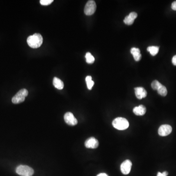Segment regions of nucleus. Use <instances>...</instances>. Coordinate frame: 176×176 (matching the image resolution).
Here are the masks:
<instances>
[{"instance_id": "1", "label": "nucleus", "mask_w": 176, "mask_h": 176, "mask_svg": "<svg viewBox=\"0 0 176 176\" xmlns=\"http://www.w3.org/2000/svg\"><path fill=\"white\" fill-rule=\"evenodd\" d=\"M43 42L42 36L39 33H35L30 36L27 39L28 46L33 49H37L41 46Z\"/></svg>"}, {"instance_id": "2", "label": "nucleus", "mask_w": 176, "mask_h": 176, "mask_svg": "<svg viewBox=\"0 0 176 176\" xmlns=\"http://www.w3.org/2000/svg\"><path fill=\"white\" fill-rule=\"evenodd\" d=\"M113 127L118 130H124L127 129L129 126L128 121L123 117H117L113 121Z\"/></svg>"}, {"instance_id": "3", "label": "nucleus", "mask_w": 176, "mask_h": 176, "mask_svg": "<svg viewBox=\"0 0 176 176\" xmlns=\"http://www.w3.org/2000/svg\"><path fill=\"white\" fill-rule=\"evenodd\" d=\"M28 95L27 90L23 89L20 90L12 99V103L14 104H19L25 101V98Z\"/></svg>"}, {"instance_id": "4", "label": "nucleus", "mask_w": 176, "mask_h": 176, "mask_svg": "<svg viewBox=\"0 0 176 176\" xmlns=\"http://www.w3.org/2000/svg\"><path fill=\"white\" fill-rule=\"evenodd\" d=\"M17 174L21 176H32L34 174V170L32 168L27 166H18L16 169Z\"/></svg>"}, {"instance_id": "5", "label": "nucleus", "mask_w": 176, "mask_h": 176, "mask_svg": "<svg viewBox=\"0 0 176 176\" xmlns=\"http://www.w3.org/2000/svg\"><path fill=\"white\" fill-rule=\"evenodd\" d=\"M96 9V2L92 0H90L87 2L84 8V13L86 15H92L94 14Z\"/></svg>"}, {"instance_id": "6", "label": "nucleus", "mask_w": 176, "mask_h": 176, "mask_svg": "<svg viewBox=\"0 0 176 176\" xmlns=\"http://www.w3.org/2000/svg\"><path fill=\"white\" fill-rule=\"evenodd\" d=\"M64 120L67 124L70 126L76 125L77 124V120L72 113L71 112H67L64 115Z\"/></svg>"}, {"instance_id": "7", "label": "nucleus", "mask_w": 176, "mask_h": 176, "mask_svg": "<svg viewBox=\"0 0 176 176\" xmlns=\"http://www.w3.org/2000/svg\"><path fill=\"white\" fill-rule=\"evenodd\" d=\"M172 131V128L168 124H164L161 126L158 130V135L162 137L168 136L171 134Z\"/></svg>"}, {"instance_id": "8", "label": "nucleus", "mask_w": 176, "mask_h": 176, "mask_svg": "<svg viewBox=\"0 0 176 176\" xmlns=\"http://www.w3.org/2000/svg\"><path fill=\"white\" fill-rule=\"evenodd\" d=\"M132 163L129 160H127L123 162L121 164V170L122 174L127 175L130 173L131 170Z\"/></svg>"}, {"instance_id": "9", "label": "nucleus", "mask_w": 176, "mask_h": 176, "mask_svg": "<svg viewBox=\"0 0 176 176\" xmlns=\"http://www.w3.org/2000/svg\"><path fill=\"white\" fill-rule=\"evenodd\" d=\"M85 145L87 148L96 149L98 147L99 142L95 137H92L88 138L85 142Z\"/></svg>"}, {"instance_id": "10", "label": "nucleus", "mask_w": 176, "mask_h": 176, "mask_svg": "<svg viewBox=\"0 0 176 176\" xmlns=\"http://www.w3.org/2000/svg\"><path fill=\"white\" fill-rule=\"evenodd\" d=\"M137 13L135 12H131L124 19V23L127 25H131L134 23L135 19L137 18Z\"/></svg>"}, {"instance_id": "11", "label": "nucleus", "mask_w": 176, "mask_h": 176, "mask_svg": "<svg viewBox=\"0 0 176 176\" xmlns=\"http://www.w3.org/2000/svg\"><path fill=\"white\" fill-rule=\"evenodd\" d=\"M135 91L136 97L138 99H141L146 97L147 92L143 88H136L135 89Z\"/></svg>"}, {"instance_id": "12", "label": "nucleus", "mask_w": 176, "mask_h": 176, "mask_svg": "<svg viewBox=\"0 0 176 176\" xmlns=\"http://www.w3.org/2000/svg\"><path fill=\"white\" fill-rule=\"evenodd\" d=\"M146 109L145 107L142 105L136 107L133 109V112L137 116H143L146 113Z\"/></svg>"}, {"instance_id": "13", "label": "nucleus", "mask_w": 176, "mask_h": 176, "mask_svg": "<svg viewBox=\"0 0 176 176\" xmlns=\"http://www.w3.org/2000/svg\"><path fill=\"white\" fill-rule=\"evenodd\" d=\"M131 53L134 57V59L136 61H139L141 58V51L138 48L133 47L131 50Z\"/></svg>"}, {"instance_id": "14", "label": "nucleus", "mask_w": 176, "mask_h": 176, "mask_svg": "<svg viewBox=\"0 0 176 176\" xmlns=\"http://www.w3.org/2000/svg\"><path fill=\"white\" fill-rule=\"evenodd\" d=\"M53 86L58 90H62L64 88L63 82L57 77H54L53 80Z\"/></svg>"}, {"instance_id": "15", "label": "nucleus", "mask_w": 176, "mask_h": 176, "mask_svg": "<svg viewBox=\"0 0 176 176\" xmlns=\"http://www.w3.org/2000/svg\"><path fill=\"white\" fill-rule=\"evenodd\" d=\"M147 51L150 52L151 55L155 56L158 53L159 47L157 46H150L147 47Z\"/></svg>"}, {"instance_id": "16", "label": "nucleus", "mask_w": 176, "mask_h": 176, "mask_svg": "<svg viewBox=\"0 0 176 176\" xmlns=\"http://www.w3.org/2000/svg\"><path fill=\"white\" fill-rule=\"evenodd\" d=\"M86 82L87 83L88 89L91 90L92 89V87L93 86L95 82L92 80V77L91 76H87L86 77Z\"/></svg>"}, {"instance_id": "17", "label": "nucleus", "mask_w": 176, "mask_h": 176, "mask_svg": "<svg viewBox=\"0 0 176 176\" xmlns=\"http://www.w3.org/2000/svg\"><path fill=\"white\" fill-rule=\"evenodd\" d=\"M158 92L159 95L163 96H166L167 94V90L166 88L162 84L161 86L157 90Z\"/></svg>"}, {"instance_id": "18", "label": "nucleus", "mask_w": 176, "mask_h": 176, "mask_svg": "<svg viewBox=\"0 0 176 176\" xmlns=\"http://www.w3.org/2000/svg\"><path fill=\"white\" fill-rule=\"evenodd\" d=\"M85 58L86 59V62L88 64H92L95 62V57L92 56V55L90 52H87L86 54Z\"/></svg>"}, {"instance_id": "19", "label": "nucleus", "mask_w": 176, "mask_h": 176, "mask_svg": "<svg viewBox=\"0 0 176 176\" xmlns=\"http://www.w3.org/2000/svg\"><path fill=\"white\" fill-rule=\"evenodd\" d=\"M161 85H162V84L160 83V82L158 81V80H154L152 83L151 87L153 90L157 91L158 88L160 87Z\"/></svg>"}, {"instance_id": "20", "label": "nucleus", "mask_w": 176, "mask_h": 176, "mask_svg": "<svg viewBox=\"0 0 176 176\" xmlns=\"http://www.w3.org/2000/svg\"><path fill=\"white\" fill-rule=\"evenodd\" d=\"M53 0H41L40 1L41 5L43 6H48L53 2Z\"/></svg>"}, {"instance_id": "21", "label": "nucleus", "mask_w": 176, "mask_h": 176, "mask_svg": "<svg viewBox=\"0 0 176 176\" xmlns=\"http://www.w3.org/2000/svg\"><path fill=\"white\" fill-rule=\"evenodd\" d=\"M168 175V173L167 171L163 172V173L158 172L157 176H167Z\"/></svg>"}, {"instance_id": "22", "label": "nucleus", "mask_w": 176, "mask_h": 176, "mask_svg": "<svg viewBox=\"0 0 176 176\" xmlns=\"http://www.w3.org/2000/svg\"><path fill=\"white\" fill-rule=\"evenodd\" d=\"M171 8L173 10L176 11V1H174V2H172Z\"/></svg>"}, {"instance_id": "23", "label": "nucleus", "mask_w": 176, "mask_h": 176, "mask_svg": "<svg viewBox=\"0 0 176 176\" xmlns=\"http://www.w3.org/2000/svg\"><path fill=\"white\" fill-rule=\"evenodd\" d=\"M172 62L173 65L176 66V55L173 57L172 59Z\"/></svg>"}, {"instance_id": "24", "label": "nucleus", "mask_w": 176, "mask_h": 176, "mask_svg": "<svg viewBox=\"0 0 176 176\" xmlns=\"http://www.w3.org/2000/svg\"><path fill=\"white\" fill-rule=\"evenodd\" d=\"M96 176H109L107 174H106V173H100V174H99L97 175Z\"/></svg>"}]
</instances>
